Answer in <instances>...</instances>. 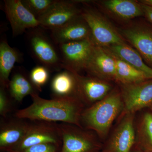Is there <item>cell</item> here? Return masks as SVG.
Here are the masks:
<instances>
[{"instance_id":"cell-1","label":"cell","mask_w":152,"mask_h":152,"mask_svg":"<svg viewBox=\"0 0 152 152\" xmlns=\"http://www.w3.org/2000/svg\"><path fill=\"white\" fill-rule=\"evenodd\" d=\"M31 96L32 104L17 111L15 117L28 121L66 123L83 128L80 119L84 104L78 98L47 99L41 98L38 93L33 94Z\"/></svg>"},{"instance_id":"cell-2","label":"cell","mask_w":152,"mask_h":152,"mask_svg":"<svg viewBox=\"0 0 152 152\" xmlns=\"http://www.w3.org/2000/svg\"><path fill=\"white\" fill-rule=\"evenodd\" d=\"M124 110L121 92H111L103 99L85 108L81 116L82 127L103 139L117 117Z\"/></svg>"},{"instance_id":"cell-3","label":"cell","mask_w":152,"mask_h":152,"mask_svg":"<svg viewBox=\"0 0 152 152\" xmlns=\"http://www.w3.org/2000/svg\"><path fill=\"white\" fill-rule=\"evenodd\" d=\"M39 27L31 29L28 35L29 48L33 57L50 72L63 69L58 45Z\"/></svg>"},{"instance_id":"cell-4","label":"cell","mask_w":152,"mask_h":152,"mask_svg":"<svg viewBox=\"0 0 152 152\" xmlns=\"http://www.w3.org/2000/svg\"><path fill=\"white\" fill-rule=\"evenodd\" d=\"M81 16L88 26L96 45L106 48L126 43L120 33L97 11L85 8L81 10Z\"/></svg>"},{"instance_id":"cell-5","label":"cell","mask_w":152,"mask_h":152,"mask_svg":"<svg viewBox=\"0 0 152 152\" xmlns=\"http://www.w3.org/2000/svg\"><path fill=\"white\" fill-rule=\"evenodd\" d=\"M62 140L61 152H100L102 148L92 133L76 125L58 123Z\"/></svg>"},{"instance_id":"cell-6","label":"cell","mask_w":152,"mask_h":152,"mask_svg":"<svg viewBox=\"0 0 152 152\" xmlns=\"http://www.w3.org/2000/svg\"><path fill=\"white\" fill-rule=\"evenodd\" d=\"M29 121L27 130L21 141L7 151L20 152L33 146L49 143L62 145L58 123Z\"/></svg>"},{"instance_id":"cell-7","label":"cell","mask_w":152,"mask_h":152,"mask_svg":"<svg viewBox=\"0 0 152 152\" xmlns=\"http://www.w3.org/2000/svg\"><path fill=\"white\" fill-rule=\"evenodd\" d=\"M95 45L91 39L58 45L63 69L78 74L86 70Z\"/></svg>"},{"instance_id":"cell-8","label":"cell","mask_w":152,"mask_h":152,"mask_svg":"<svg viewBox=\"0 0 152 152\" xmlns=\"http://www.w3.org/2000/svg\"><path fill=\"white\" fill-rule=\"evenodd\" d=\"M124 113H134L152 106V80L121 84Z\"/></svg>"},{"instance_id":"cell-9","label":"cell","mask_w":152,"mask_h":152,"mask_svg":"<svg viewBox=\"0 0 152 152\" xmlns=\"http://www.w3.org/2000/svg\"><path fill=\"white\" fill-rule=\"evenodd\" d=\"M134 113H126L100 152H131L136 142Z\"/></svg>"},{"instance_id":"cell-10","label":"cell","mask_w":152,"mask_h":152,"mask_svg":"<svg viewBox=\"0 0 152 152\" xmlns=\"http://www.w3.org/2000/svg\"><path fill=\"white\" fill-rule=\"evenodd\" d=\"M76 2L56 1L46 13L38 18L40 27L50 31L59 28L81 16Z\"/></svg>"},{"instance_id":"cell-11","label":"cell","mask_w":152,"mask_h":152,"mask_svg":"<svg viewBox=\"0 0 152 152\" xmlns=\"http://www.w3.org/2000/svg\"><path fill=\"white\" fill-rule=\"evenodd\" d=\"M4 9L14 37L22 34L26 30L39 27L38 19L25 7L21 0L4 1Z\"/></svg>"},{"instance_id":"cell-12","label":"cell","mask_w":152,"mask_h":152,"mask_svg":"<svg viewBox=\"0 0 152 152\" xmlns=\"http://www.w3.org/2000/svg\"><path fill=\"white\" fill-rule=\"evenodd\" d=\"M74 73L77 80L78 97L84 105L90 107L103 99L111 92L112 85L107 81L91 76Z\"/></svg>"},{"instance_id":"cell-13","label":"cell","mask_w":152,"mask_h":152,"mask_svg":"<svg viewBox=\"0 0 152 152\" xmlns=\"http://www.w3.org/2000/svg\"><path fill=\"white\" fill-rule=\"evenodd\" d=\"M124 39L133 46L145 63L152 68V27L147 25L131 26L121 30Z\"/></svg>"},{"instance_id":"cell-14","label":"cell","mask_w":152,"mask_h":152,"mask_svg":"<svg viewBox=\"0 0 152 152\" xmlns=\"http://www.w3.org/2000/svg\"><path fill=\"white\" fill-rule=\"evenodd\" d=\"M86 71L89 75L104 80L117 82L115 62L105 49L95 45Z\"/></svg>"},{"instance_id":"cell-15","label":"cell","mask_w":152,"mask_h":152,"mask_svg":"<svg viewBox=\"0 0 152 152\" xmlns=\"http://www.w3.org/2000/svg\"><path fill=\"white\" fill-rule=\"evenodd\" d=\"M50 32V37L57 45L91 39L89 28L81 16Z\"/></svg>"},{"instance_id":"cell-16","label":"cell","mask_w":152,"mask_h":152,"mask_svg":"<svg viewBox=\"0 0 152 152\" xmlns=\"http://www.w3.org/2000/svg\"><path fill=\"white\" fill-rule=\"evenodd\" d=\"M1 124L0 147L5 151H9L21 141L26 134L29 121L15 117Z\"/></svg>"},{"instance_id":"cell-17","label":"cell","mask_w":152,"mask_h":152,"mask_svg":"<svg viewBox=\"0 0 152 152\" xmlns=\"http://www.w3.org/2000/svg\"><path fill=\"white\" fill-rule=\"evenodd\" d=\"M104 48L143 73L149 80H152V68L145 63L136 50L128 45L126 43L114 45Z\"/></svg>"},{"instance_id":"cell-18","label":"cell","mask_w":152,"mask_h":152,"mask_svg":"<svg viewBox=\"0 0 152 152\" xmlns=\"http://www.w3.org/2000/svg\"><path fill=\"white\" fill-rule=\"evenodd\" d=\"M51 89L53 98H78L75 75L68 70L64 69L55 75L51 83Z\"/></svg>"},{"instance_id":"cell-19","label":"cell","mask_w":152,"mask_h":152,"mask_svg":"<svg viewBox=\"0 0 152 152\" xmlns=\"http://www.w3.org/2000/svg\"><path fill=\"white\" fill-rule=\"evenodd\" d=\"M22 56L15 49L12 48L5 39L0 42V84L8 88L10 75L15 64L20 61Z\"/></svg>"},{"instance_id":"cell-20","label":"cell","mask_w":152,"mask_h":152,"mask_svg":"<svg viewBox=\"0 0 152 152\" xmlns=\"http://www.w3.org/2000/svg\"><path fill=\"white\" fill-rule=\"evenodd\" d=\"M102 4L107 10L117 18L128 20L144 15L141 5L132 0H107Z\"/></svg>"},{"instance_id":"cell-21","label":"cell","mask_w":152,"mask_h":152,"mask_svg":"<svg viewBox=\"0 0 152 152\" xmlns=\"http://www.w3.org/2000/svg\"><path fill=\"white\" fill-rule=\"evenodd\" d=\"M8 91L13 100L21 102L28 95L39 92L28 76L22 71H18L13 74L10 80Z\"/></svg>"},{"instance_id":"cell-22","label":"cell","mask_w":152,"mask_h":152,"mask_svg":"<svg viewBox=\"0 0 152 152\" xmlns=\"http://www.w3.org/2000/svg\"><path fill=\"white\" fill-rule=\"evenodd\" d=\"M110 53L115 59L117 82L121 84L133 83L149 80L143 73Z\"/></svg>"},{"instance_id":"cell-23","label":"cell","mask_w":152,"mask_h":152,"mask_svg":"<svg viewBox=\"0 0 152 152\" xmlns=\"http://www.w3.org/2000/svg\"><path fill=\"white\" fill-rule=\"evenodd\" d=\"M136 145L152 152V114L146 113L142 116L137 127Z\"/></svg>"},{"instance_id":"cell-24","label":"cell","mask_w":152,"mask_h":152,"mask_svg":"<svg viewBox=\"0 0 152 152\" xmlns=\"http://www.w3.org/2000/svg\"><path fill=\"white\" fill-rule=\"evenodd\" d=\"M25 7L37 18H39L53 5L57 0H21Z\"/></svg>"},{"instance_id":"cell-25","label":"cell","mask_w":152,"mask_h":152,"mask_svg":"<svg viewBox=\"0 0 152 152\" xmlns=\"http://www.w3.org/2000/svg\"><path fill=\"white\" fill-rule=\"evenodd\" d=\"M50 72L45 66L39 65L33 68L29 74V77L33 85L39 91H42V87L48 83Z\"/></svg>"},{"instance_id":"cell-26","label":"cell","mask_w":152,"mask_h":152,"mask_svg":"<svg viewBox=\"0 0 152 152\" xmlns=\"http://www.w3.org/2000/svg\"><path fill=\"white\" fill-rule=\"evenodd\" d=\"M7 89L0 87V115L2 118L6 119L12 111V101Z\"/></svg>"},{"instance_id":"cell-27","label":"cell","mask_w":152,"mask_h":152,"mask_svg":"<svg viewBox=\"0 0 152 152\" xmlns=\"http://www.w3.org/2000/svg\"><path fill=\"white\" fill-rule=\"evenodd\" d=\"M61 145L55 143H44L28 148L20 152H58Z\"/></svg>"},{"instance_id":"cell-28","label":"cell","mask_w":152,"mask_h":152,"mask_svg":"<svg viewBox=\"0 0 152 152\" xmlns=\"http://www.w3.org/2000/svg\"><path fill=\"white\" fill-rule=\"evenodd\" d=\"M140 4L143 12L144 15L149 21L152 23V7L142 4L141 3Z\"/></svg>"},{"instance_id":"cell-29","label":"cell","mask_w":152,"mask_h":152,"mask_svg":"<svg viewBox=\"0 0 152 152\" xmlns=\"http://www.w3.org/2000/svg\"><path fill=\"white\" fill-rule=\"evenodd\" d=\"M131 152H149L146 151L145 150L141 148L138 146L137 145H135L133 147L131 151Z\"/></svg>"},{"instance_id":"cell-30","label":"cell","mask_w":152,"mask_h":152,"mask_svg":"<svg viewBox=\"0 0 152 152\" xmlns=\"http://www.w3.org/2000/svg\"><path fill=\"white\" fill-rule=\"evenodd\" d=\"M139 2L142 4L152 7V0H141L139 1Z\"/></svg>"},{"instance_id":"cell-31","label":"cell","mask_w":152,"mask_h":152,"mask_svg":"<svg viewBox=\"0 0 152 152\" xmlns=\"http://www.w3.org/2000/svg\"><path fill=\"white\" fill-rule=\"evenodd\" d=\"M151 109H152V106L151 107Z\"/></svg>"},{"instance_id":"cell-32","label":"cell","mask_w":152,"mask_h":152,"mask_svg":"<svg viewBox=\"0 0 152 152\" xmlns=\"http://www.w3.org/2000/svg\"><path fill=\"white\" fill-rule=\"evenodd\" d=\"M6 152H9V151H6Z\"/></svg>"}]
</instances>
